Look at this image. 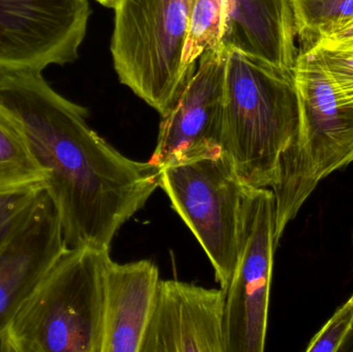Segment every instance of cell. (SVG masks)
I'll list each match as a JSON object with an SVG mask.
<instances>
[{
	"label": "cell",
	"mask_w": 353,
	"mask_h": 352,
	"mask_svg": "<svg viewBox=\"0 0 353 352\" xmlns=\"http://www.w3.org/2000/svg\"><path fill=\"white\" fill-rule=\"evenodd\" d=\"M225 291L159 281L141 352H224Z\"/></svg>",
	"instance_id": "11"
},
{
	"label": "cell",
	"mask_w": 353,
	"mask_h": 352,
	"mask_svg": "<svg viewBox=\"0 0 353 352\" xmlns=\"http://www.w3.org/2000/svg\"><path fill=\"white\" fill-rule=\"evenodd\" d=\"M317 45L335 49L353 50V23L343 30L319 41Z\"/></svg>",
	"instance_id": "20"
},
{
	"label": "cell",
	"mask_w": 353,
	"mask_h": 352,
	"mask_svg": "<svg viewBox=\"0 0 353 352\" xmlns=\"http://www.w3.org/2000/svg\"><path fill=\"white\" fill-rule=\"evenodd\" d=\"M66 248L59 214L45 188L0 242V338Z\"/></svg>",
	"instance_id": "10"
},
{
	"label": "cell",
	"mask_w": 353,
	"mask_h": 352,
	"mask_svg": "<svg viewBox=\"0 0 353 352\" xmlns=\"http://www.w3.org/2000/svg\"><path fill=\"white\" fill-rule=\"evenodd\" d=\"M301 49L315 45L353 23V0H290Z\"/></svg>",
	"instance_id": "15"
},
{
	"label": "cell",
	"mask_w": 353,
	"mask_h": 352,
	"mask_svg": "<svg viewBox=\"0 0 353 352\" xmlns=\"http://www.w3.org/2000/svg\"><path fill=\"white\" fill-rule=\"evenodd\" d=\"M309 51L325 68L340 94L353 103V50L316 45Z\"/></svg>",
	"instance_id": "18"
},
{
	"label": "cell",
	"mask_w": 353,
	"mask_h": 352,
	"mask_svg": "<svg viewBox=\"0 0 353 352\" xmlns=\"http://www.w3.org/2000/svg\"><path fill=\"white\" fill-rule=\"evenodd\" d=\"M352 244H353V235H352Z\"/></svg>",
	"instance_id": "23"
},
{
	"label": "cell",
	"mask_w": 353,
	"mask_h": 352,
	"mask_svg": "<svg viewBox=\"0 0 353 352\" xmlns=\"http://www.w3.org/2000/svg\"><path fill=\"white\" fill-rule=\"evenodd\" d=\"M276 241L275 196L261 188L248 236L225 291L224 352L265 351Z\"/></svg>",
	"instance_id": "8"
},
{
	"label": "cell",
	"mask_w": 353,
	"mask_h": 352,
	"mask_svg": "<svg viewBox=\"0 0 353 352\" xmlns=\"http://www.w3.org/2000/svg\"><path fill=\"white\" fill-rule=\"evenodd\" d=\"M97 1L101 6H105V8H113L114 10L118 0H97Z\"/></svg>",
	"instance_id": "21"
},
{
	"label": "cell",
	"mask_w": 353,
	"mask_h": 352,
	"mask_svg": "<svg viewBox=\"0 0 353 352\" xmlns=\"http://www.w3.org/2000/svg\"><path fill=\"white\" fill-rule=\"evenodd\" d=\"M47 184L0 192V242L16 227Z\"/></svg>",
	"instance_id": "19"
},
{
	"label": "cell",
	"mask_w": 353,
	"mask_h": 352,
	"mask_svg": "<svg viewBox=\"0 0 353 352\" xmlns=\"http://www.w3.org/2000/svg\"><path fill=\"white\" fill-rule=\"evenodd\" d=\"M294 78L300 130L279 181L272 189L278 244L319 184L353 163V103L340 94L309 50H299Z\"/></svg>",
	"instance_id": "4"
},
{
	"label": "cell",
	"mask_w": 353,
	"mask_h": 352,
	"mask_svg": "<svg viewBox=\"0 0 353 352\" xmlns=\"http://www.w3.org/2000/svg\"><path fill=\"white\" fill-rule=\"evenodd\" d=\"M290 0H223L219 48L292 72L299 50Z\"/></svg>",
	"instance_id": "12"
},
{
	"label": "cell",
	"mask_w": 353,
	"mask_h": 352,
	"mask_svg": "<svg viewBox=\"0 0 353 352\" xmlns=\"http://www.w3.org/2000/svg\"><path fill=\"white\" fill-rule=\"evenodd\" d=\"M223 0H196L189 20L182 62L196 66L207 50H218L221 39Z\"/></svg>",
	"instance_id": "16"
},
{
	"label": "cell",
	"mask_w": 353,
	"mask_h": 352,
	"mask_svg": "<svg viewBox=\"0 0 353 352\" xmlns=\"http://www.w3.org/2000/svg\"><path fill=\"white\" fill-rule=\"evenodd\" d=\"M90 14L87 0H0V74L72 63Z\"/></svg>",
	"instance_id": "7"
},
{
	"label": "cell",
	"mask_w": 353,
	"mask_h": 352,
	"mask_svg": "<svg viewBox=\"0 0 353 352\" xmlns=\"http://www.w3.org/2000/svg\"><path fill=\"white\" fill-rule=\"evenodd\" d=\"M110 249L68 247L0 338L4 352H103Z\"/></svg>",
	"instance_id": "3"
},
{
	"label": "cell",
	"mask_w": 353,
	"mask_h": 352,
	"mask_svg": "<svg viewBox=\"0 0 353 352\" xmlns=\"http://www.w3.org/2000/svg\"><path fill=\"white\" fill-rule=\"evenodd\" d=\"M353 332V295L342 304L325 326L311 339L306 351H340Z\"/></svg>",
	"instance_id": "17"
},
{
	"label": "cell",
	"mask_w": 353,
	"mask_h": 352,
	"mask_svg": "<svg viewBox=\"0 0 353 352\" xmlns=\"http://www.w3.org/2000/svg\"><path fill=\"white\" fill-rule=\"evenodd\" d=\"M114 10L116 74L163 117L196 70L182 62L191 16L186 0H118Z\"/></svg>",
	"instance_id": "6"
},
{
	"label": "cell",
	"mask_w": 353,
	"mask_h": 352,
	"mask_svg": "<svg viewBox=\"0 0 353 352\" xmlns=\"http://www.w3.org/2000/svg\"><path fill=\"white\" fill-rule=\"evenodd\" d=\"M48 179L18 118L0 103V192L47 184Z\"/></svg>",
	"instance_id": "14"
},
{
	"label": "cell",
	"mask_w": 353,
	"mask_h": 352,
	"mask_svg": "<svg viewBox=\"0 0 353 352\" xmlns=\"http://www.w3.org/2000/svg\"><path fill=\"white\" fill-rule=\"evenodd\" d=\"M226 52L207 50L175 105L163 116L149 163L163 167L216 154L221 150Z\"/></svg>",
	"instance_id": "9"
},
{
	"label": "cell",
	"mask_w": 353,
	"mask_h": 352,
	"mask_svg": "<svg viewBox=\"0 0 353 352\" xmlns=\"http://www.w3.org/2000/svg\"><path fill=\"white\" fill-rule=\"evenodd\" d=\"M159 281V268L151 260H110L103 352H141Z\"/></svg>",
	"instance_id": "13"
},
{
	"label": "cell",
	"mask_w": 353,
	"mask_h": 352,
	"mask_svg": "<svg viewBox=\"0 0 353 352\" xmlns=\"http://www.w3.org/2000/svg\"><path fill=\"white\" fill-rule=\"evenodd\" d=\"M186 2L187 6H188L189 10H190V12H192L193 6H194L196 0H186Z\"/></svg>",
	"instance_id": "22"
},
{
	"label": "cell",
	"mask_w": 353,
	"mask_h": 352,
	"mask_svg": "<svg viewBox=\"0 0 353 352\" xmlns=\"http://www.w3.org/2000/svg\"><path fill=\"white\" fill-rule=\"evenodd\" d=\"M300 130L294 70L226 52L221 150L249 185L273 189Z\"/></svg>",
	"instance_id": "2"
},
{
	"label": "cell",
	"mask_w": 353,
	"mask_h": 352,
	"mask_svg": "<svg viewBox=\"0 0 353 352\" xmlns=\"http://www.w3.org/2000/svg\"><path fill=\"white\" fill-rule=\"evenodd\" d=\"M159 187L209 258L216 281L230 287L261 188L249 185L223 152L161 169Z\"/></svg>",
	"instance_id": "5"
},
{
	"label": "cell",
	"mask_w": 353,
	"mask_h": 352,
	"mask_svg": "<svg viewBox=\"0 0 353 352\" xmlns=\"http://www.w3.org/2000/svg\"><path fill=\"white\" fill-rule=\"evenodd\" d=\"M0 103L18 118L49 174L46 189L66 246L110 249L159 187L161 167L116 150L89 126L88 111L54 90L41 72L0 74Z\"/></svg>",
	"instance_id": "1"
}]
</instances>
